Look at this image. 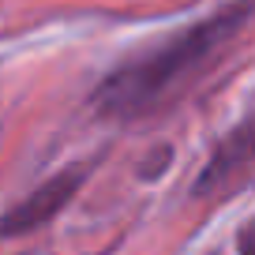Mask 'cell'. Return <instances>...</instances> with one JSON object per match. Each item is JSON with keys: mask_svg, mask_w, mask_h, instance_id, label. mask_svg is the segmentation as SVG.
I'll return each mask as SVG.
<instances>
[{"mask_svg": "<svg viewBox=\"0 0 255 255\" xmlns=\"http://www.w3.org/2000/svg\"><path fill=\"white\" fill-rule=\"evenodd\" d=\"M252 11L255 8L248 0L225 4L203 15L199 23L184 26L161 38L158 45L143 49L139 56L124 60L94 87V98H90L94 113L105 120H143L158 113L222 60L225 49L248 26Z\"/></svg>", "mask_w": 255, "mask_h": 255, "instance_id": "1", "label": "cell"}, {"mask_svg": "<svg viewBox=\"0 0 255 255\" xmlns=\"http://www.w3.org/2000/svg\"><path fill=\"white\" fill-rule=\"evenodd\" d=\"M87 180H90V161H75V165H64L53 176H45L15 207H8L0 214V240H15V237L45 229L53 218H60L75 203V195L87 188Z\"/></svg>", "mask_w": 255, "mask_h": 255, "instance_id": "2", "label": "cell"}, {"mask_svg": "<svg viewBox=\"0 0 255 255\" xmlns=\"http://www.w3.org/2000/svg\"><path fill=\"white\" fill-rule=\"evenodd\" d=\"M255 180V109L240 124H233L203 161L199 176L191 184L195 199H222L229 191Z\"/></svg>", "mask_w": 255, "mask_h": 255, "instance_id": "3", "label": "cell"}, {"mask_svg": "<svg viewBox=\"0 0 255 255\" xmlns=\"http://www.w3.org/2000/svg\"><path fill=\"white\" fill-rule=\"evenodd\" d=\"M237 255H255V214L237 229Z\"/></svg>", "mask_w": 255, "mask_h": 255, "instance_id": "4", "label": "cell"}]
</instances>
